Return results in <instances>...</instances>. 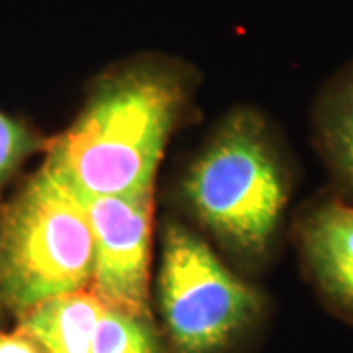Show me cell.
I'll use <instances>...</instances> for the list:
<instances>
[{
	"mask_svg": "<svg viewBox=\"0 0 353 353\" xmlns=\"http://www.w3.org/2000/svg\"><path fill=\"white\" fill-rule=\"evenodd\" d=\"M92 263L85 204L41 165L0 202V292L8 314L88 289Z\"/></svg>",
	"mask_w": 353,
	"mask_h": 353,
	"instance_id": "3",
	"label": "cell"
},
{
	"mask_svg": "<svg viewBox=\"0 0 353 353\" xmlns=\"http://www.w3.org/2000/svg\"><path fill=\"white\" fill-rule=\"evenodd\" d=\"M0 353H48L32 336L18 326L12 332L0 330Z\"/></svg>",
	"mask_w": 353,
	"mask_h": 353,
	"instance_id": "11",
	"label": "cell"
},
{
	"mask_svg": "<svg viewBox=\"0 0 353 353\" xmlns=\"http://www.w3.org/2000/svg\"><path fill=\"white\" fill-rule=\"evenodd\" d=\"M92 353H167V350L152 314L104 306Z\"/></svg>",
	"mask_w": 353,
	"mask_h": 353,
	"instance_id": "9",
	"label": "cell"
},
{
	"mask_svg": "<svg viewBox=\"0 0 353 353\" xmlns=\"http://www.w3.org/2000/svg\"><path fill=\"white\" fill-rule=\"evenodd\" d=\"M294 241L320 301L353 326V204L341 196L312 202L296 218Z\"/></svg>",
	"mask_w": 353,
	"mask_h": 353,
	"instance_id": "6",
	"label": "cell"
},
{
	"mask_svg": "<svg viewBox=\"0 0 353 353\" xmlns=\"http://www.w3.org/2000/svg\"><path fill=\"white\" fill-rule=\"evenodd\" d=\"M85 204L92 230L94 263L88 290L104 306L152 314L153 192L134 196H90Z\"/></svg>",
	"mask_w": 353,
	"mask_h": 353,
	"instance_id": "5",
	"label": "cell"
},
{
	"mask_svg": "<svg viewBox=\"0 0 353 353\" xmlns=\"http://www.w3.org/2000/svg\"><path fill=\"white\" fill-rule=\"evenodd\" d=\"M192 83L189 65L159 53L112 65L92 81L73 124L48 139L43 167L79 199L153 192Z\"/></svg>",
	"mask_w": 353,
	"mask_h": 353,
	"instance_id": "1",
	"label": "cell"
},
{
	"mask_svg": "<svg viewBox=\"0 0 353 353\" xmlns=\"http://www.w3.org/2000/svg\"><path fill=\"white\" fill-rule=\"evenodd\" d=\"M155 301L167 353H241L267 318L263 292L176 220L163 228Z\"/></svg>",
	"mask_w": 353,
	"mask_h": 353,
	"instance_id": "4",
	"label": "cell"
},
{
	"mask_svg": "<svg viewBox=\"0 0 353 353\" xmlns=\"http://www.w3.org/2000/svg\"><path fill=\"white\" fill-rule=\"evenodd\" d=\"M6 316H8V310H6V304H4L2 292H0V330L4 328V324H6Z\"/></svg>",
	"mask_w": 353,
	"mask_h": 353,
	"instance_id": "12",
	"label": "cell"
},
{
	"mask_svg": "<svg viewBox=\"0 0 353 353\" xmlns=\"http://www.w3.org/2000/svg\"><path fill=\"white\" fill-rule=\"evenodd\" d=\"M318 150L340 185L341 199L353 204V63L324 87L314 112Z\"/></svg>",
	"mask_w": 353,
	"mask_h": 353,
	"instance_id": "8",
	"label": "cell"
},
{
	"mask_svg": "<svg viewBox=\"0 0 353 353\" xmlns=\"http://www.w3.org/2000/svg\"><path fill=\"white\" fill-rule=\"evenodd\" d=\"M104 304L88 289L36 304L16 318V326L48 353H92Z\"/></svg>",
	"mask_w": 353,
	"mask_h": 353,
	"instance_id": "7",
	"label": "cell"
},
{
	"mask_svg": "<svg viewBox=\"0 0 353 353\" xmlns=\"http://www.w3.org/2000/svg\"><path fill=\"white\" fill-rule=\"evenodd\" d=\"M290 190L287 157L263 116L253 110L230 114L183 179L190 214L248 267L271 257Z\"/></svg>",
	"mask_w": 353,
	"mask_h": 353,
	"instance_id": "2",
	"label": "cell"
},
{
	"mask_svg": "<svg viewBox=\"0 0 353 353\" xmlns=\"http://www.w3.org/2000/svg\"><path fill=\"white\" fill-rule=\"evenodd\" d=\"M48 139L41 138L30 124L0 112V199L22 165L34 155L43 152Z\"/></svg>",
	"mask_w": 353,
	"mask_h": 353,
	"instance_id": "10",
	"label": "cell"
}]
</instances>
